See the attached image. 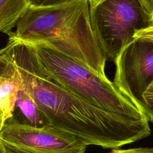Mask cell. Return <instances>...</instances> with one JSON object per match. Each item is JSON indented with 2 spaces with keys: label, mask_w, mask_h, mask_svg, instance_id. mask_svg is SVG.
<instances>
[{
  "label": "cell",
  "mask_w": 153,
  "mask_h": 153,
  "mask_svg": "<svg viewBox=\"0 0 153 153\" xmlns=\"http://www.w3.org/2000/svg\"><path fill=\"white\" fill-rule=\"evenodd\" d=\"M8 36L33 44L42 42L74 59L103 78L107 57L92 29L88 0L56 7H29Z\"/></svg>",
  "instance_id": "cell-1"
},
{
  "label": "cell",
  "mask_w": 153,
  "mask_h": 153,
  "mask_svg": "<svg viewBox=\"0 0 153 153\" xmlns=\"http://www.w3.org/2000/svg\"><path fill=\"white\" fill-rule=\"evenodd\" d=\"M31 44L48 73L69 91L105 111L148 120L140 107L119 90L108 78L99 76L45 43Z\"/></svg>",
  "instance_id": "cell-2"
},
{
  "label": "cell",
  "mask_w": 153,
  "mask_h": 153,
  "mask_svg": "<svg viewBox=\"0 0 153 153\" xmlns=\"http://www.w3.org/2000/svg\"><path fill=\"white\" fill-rule=\"evenodd\" d=\"M88 4L93 32L114 62L137 31L153 24L138 0H88Z\"/></svg>",
  "instance_id": "cell-3"
},
{
  "label": "cell",
  "mask_w": 153,
  "mask_h": 153,
  "mask_svg": "<svg viewBox=\"0 0 153 153\" xmlns=\"http://www.w3.org/2000/svg\"><path fill=\"white\" fill-rule=\"evenodd\" d=\"M0 140L19 153H85L88 146L77 136L50 125L35 127L16 121L5 123Z\"/></svg>",
  "instance_id": "cell-4"
},
{
  "label": "cell",
  "mask_w": 153,
  "mask_h": 153,
  "mask_svg": "<svg viewBox=\"0 0 153 153\" xmlns=\"http://www.w3.org/2000/svg\"><path fill=\"white\" fill-rule=\"evenodd\" d=\"M114 63V84L145 112L142 94L153 80V42L134 38L121 50Z\"/></svg>",
  "instance_id": "cell-5"
},
{
  "label": "cell",
  "mask_w": 153,
  "mask_h": 153,
  "mask_svg": "<svg viewBox=\"0 0 153 153\" xmlns=\"http://www.w3.org/2000/svg\"><path fill=\"white\" fill-rule=\"evenodd\" d=\"M22 79L18 69L7 56L0 54V111L4 127L13 115Z\"/></svg>",
  "instance_id": "cell-6"
},
{
  "label": "cell",
  "mask_w": 153,
  "mask_h": 153,
  "mask_svg": "<svg viewBox=\"0 0 153 153\" xmlns=\"http://www.w3.org/2000/svg\"><path fill=\"white\" fill-rule=\"evenodd\" d=\"M29 7L27 0H0V32L11 33Z\"/></svg>",
  "instance_id": "cell-7"
},
{
  "label": "cell",
  "mask_w": 153,
  "mask_h": 153,
  "mask_svg": "<svg viewBox=\"0 0 153 153\" xmlns=\"http://www.w3.org/2000/svg\"><path fill=\"white\" fill-rule=\"evenodd\" d=\"M16 106L19 107L30 125L41 127L46 124L45 120L30 94L22 84L18 91Z\"/></svg>",
  "instance_id": "cell-8"
},
{
  "label": "cell",
  "mask_w": 153,
  "mask_h": 153,
  "mask_svg": "<svg viewBox=\"0 0 153 153\" xmlns=\"http://www.w3.org/2000/svg\"><path fill=\"white\" fill-rule=\"evenodd\" d=\"M143 109L149 122L153 123V80L142 94Z\"/></svg>",
  "instance_id": "cell-9"
},
{
  "label": "cell",
  "mask_w": 153,
  "mask_h": 153,
  "mask_svg": "<svg viewBox=\"0 0 153 153\" xmlns=\"http://www.w3.org/2000/svg\"><path fill=\"white\" fill-rule=\"evenodd\" d=\"M75 0H27L30 7H50L62 5Z\"/></svg>",
  "instance_id": "cell-10"
},
{
  "label": "cell",
  "mask_w": 153,
  "mask_h": 153,
  "mask_svg": "<svg viewBox=\"0 0 153 153\" xmlns=\"http://www.w3.org/2000/svg\"><path fill=\"white\" fill-rule=\"evenodd\" d=\"M134 38L153 42V24L145 29L137 31L134 34Z\"/></svg>",
  "instance_id": "cell-11"
},
{
  "label": "cell",
  "mask_w": 153,
  "mask_h": 153,
  "mask_svg": "<svg viewBox=\"0 0 153 153\" xmlns=\"http://www.w3.org/2000/svg\"><path fill=\"white\" fill-rule=\"evenodd\" d=\"M108 153H153V148H137L130 149H113Z\"/></svg>",
  "instance_id": "cell-12"
},
{
  "label": "cell",
  "mask_w": 153,
  "mask_h": 153,
  "mask_svg": "<svg viewBox=\"0 0 153 153\" xmlns=\"http://www.w3.org/2000/svg\"><path fill=\"white\" fill-rule=\"evenodd\" d=\"M146 14L153 22V0H138Z\"/></svg>",
  "instance_id": "cell-13"
},
{
  "label": "cell",
  "mask_w": 153,
  "mask_h": 153,
  "mask_svg": "<svg viewBox=\"0 0 153 153\" xmlns=\"http://www.w3.org/2000/svg\"><path fill=\"white\" fill-rule=\"evenodd\" d=\"M0 153H7V147L0 140Z\"/></svg>",
  "instance_id": "cell-14"
},
{
  "label": "cell",
  "mask_w": 153,
  "mask_h": 153,
  "mask_svg": "<svg viewBox=\"0 0 153 153\" xmlns=\"http://www.w3.org/2000/svg\"><path fill=\"white\" fill-rule=\"evenodd\" d=\"M7 153H19V152H17L16 151H13V150H12L10 148H7Z\"/></svg>",
  "instance_id": "cell-15"
},
{
  "label": "cell",
  "mask_w": 153,
  "mask_h": 153,
  "mask_svg": "<svg viewBox=\"0 0 153 153\" xmlns=\"http://www.w3.org/2000/svg\"><path fill=\"white\" fill-rule=\"evenodd\" d=\"M2 126H1V111H0V132L2 130Z\"/></svg>",
  "instance_id": "cell-16"
}]
</instances>
